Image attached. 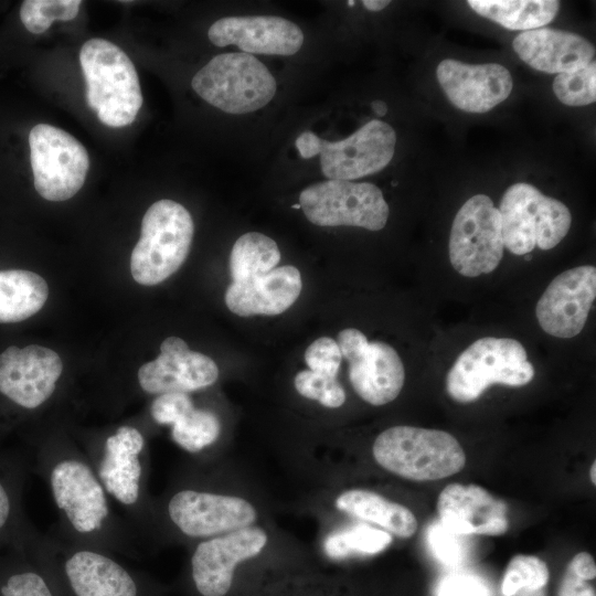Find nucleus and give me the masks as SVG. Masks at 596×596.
Listing matches in <instances>:
<instances>
[{"label": "nucleus", "instance_id": "nucleus-1", "mask_svg": "<svg viewBox=\"0 0 596 596\" xmlns=\"http://www.w3.org/2000/svg\"><path fill=\"white\" fill-rule=\"evenodd\" d=\"M35 458L58 515L53 526L58 534L109 552L135 553L142 547L81 447L66 437L49 436Z\"/></svg>", "mask_w": 596, "mask_h": 596}, {"label": "nucleus", "instance_id": "nucleus-2", "mask_svg": "<svg viewBox=\"0 0 596 596\" xmlns=\"http://www.w3.org/2000/svg\"><path fill=\"white\" fill-rule=\"evenodd\" d=\"M84 454L141 545L150 542L153 498L148 492L150 456L142 430L123 424L83 441Z\"/></svg>", "mask_w": 596, "mask_h": 596}, {"label": "nucleus", "instance_id": "nucleus-3", "mask_svg": "<svg viewBox=\"0 0 596 596\" xmlns=\"http://www.w3.org/2000/svg\"><path fill=\"white\" fill-rule=\"evenodd\" d=\"M256 519V508L242 497L180 481L153 499L150 542L167 538L196 542L251 526Z\"/></svg>", "mask_w": 596, "mask_h": 596}, {"label": "nucleus", "instance_id": "nucleus-4", "mask_svg": "<svg viewBox=\"0 0 596 596\" xmlns=\"http://www.w3.org/2000/svg\"><path fill=\"white\" fill-rule=\"evenodd\" d=\"M47 567L58 570L73 596H138V582L109 551L72 542L52 526L30 536Z\"/></svg>", "mask_w": 596, "mask_h": 596}, {"label": "nucleus", "instance_id": "nucleus-5", "mask_svg": "<svg viewBox=\"0 0 596 596\" xmlns=\"http://www.w3.org/2000/svg\"><path fill=\"white\" fill-rule=\"evenodd\" d=\"M87 105L106 126L130 125L142 105L135 65L128 55L105 39H91L79 51Z\"/></svg>", "mask_w": 596, "mask_h": 596}, {"label": "nucleus", "instance_id": "nucleus-6", "mask_svg": "<svg viewBox=\"0 0 596 596\" xmlns=\"http://www.w3.org/2000/svg\"><path fill=\"white\" fill-rule=\"evenodd\" d=\"M372 454L383 469L414 481L447 478L466 464L462 447L449 433L405 425L383 430Z\"/></svg>", "mask_w": 596, "mask_h": 596}, {"label": "nucleus", "instance_id": "nucleus-7", "mask_svg": "<svg viewBox=\"0 0 596 596\" xmlns=\"http://www.w3.org/2000/svg\"><path fill=\"white\" fill-rule=\"evenodd\" d=\"M193 233L192 216L183 205L169 199L155 202L142 217L130 256L134 279L152 286L174 274L189 254Z\"/></svg>", "mask_w": 596, "mask_h": 596}, {"label": "nucleus", "instance_id": "nucleus-8", "mask_svg": "<svg viewBox=\"0 0 596 596\" xmlns=\"http://www.w3.org/2000/svg\"><path fill=\"white\" fill-rule=\"evenodd\" d=\"M534 377L524 347L515 339L486 337L475 341L457 358L446 377L448 395L470 403L492 384L523 386Z\"/></svg>", "mask_w": 596, "mask_h": 596}, {"label": "nucleus", "instance_id": "nucleus-9", "mask_svg": "<svg viewBox=\"0 0 596 596\" xmlns=\"http://www.w3.org/2000/svg\"><path fill=\"white\" fill-rule=\"evenodd\" d=\"M498 210L503 245L515 255L529 254L535 246L552 249L566 236L572 224L571 212L564 203L524 182L507 189Z\"/></svg>", "mask_w": 596, "mask_h": 596}, {"label": "nucleus", "instance_id": "nucleus-10", "mask_svg": "<svg viewBox=\"0 0 596 596\" xmlns=\"http://www.w3.org/2000/svg\"><path fill=\"white\" fill-rule=\"evenodd\" d=\"M205 102L228 114H247L267 105L277 84L254 55L224 53L214 56L191 81Z\"/></svg>", "mask_w": 596, "mask_h": 596}, {"label": "nucleus", "instance_id": "nucleus-11", "mask_svg": "<svg viewBox=\"0 0 596 596\" xmlns=\"http://www.w3.org/2000/svg\"><path fill=\"white\" fill-rule=\"evenodd\" d=\"M301 158L320 156V168L329 180L351 181L376 173L392 160L396 134L386 123L373 119L340 141H328L310 130L296 139Z\"/></svg>", "mask_w": 596, "mask_h": 596}, {"label": "nucleus", "instance_id": "nucleus-12", "mask_svg": "<svg viewBox=\"0 0 596 596\" xmlns=\"http://www.w3.org/2000/svg\"><path fill=\"white\" fill-rule=\"evenodd\" d=\"M299 205L306 217L319 226L345 225L380 231L390 214L382 191L369 182H317L301 191Z\"/></svg>", "mask_w": 596, "mask_h": 596}, {"label": "nucleus", "instance_id": "nucleus-13", "mask_svg": "<svg viewBox=\"0 0 596 596\" xmlns=\"http://www.w3.org/2000/svg\"><path fill=\"white\" fill-rule=\"evenodd\" d=\"M30 161L36 192L49 201H65L83 187L89 168L85 147L65 130L47 124L29 134Z\"/></svg>", "mask_w": 596, "mask_h": 596}, {"label": "nucleus", "instance_id": "nucleus-14", "mask_svg": "<svg viewBox=\"0 0 596 596\" xmlns=\"http://www.w3.org/2000/svg\"><path fill=\"white\" fill-rule=\"evenodd\" d=\"M499 210L485 194L468 199L457 212L449 235V259L460 275L477 277L493 272L503 256Z\"/></svg>", "mask_w": 596, "mask_h": 596}, {"label": "nucleus", "instance_id": "nucleus-15", "mask_svg": "<svg viewBox=\"0 0 596 596\" xmlns=\"http://www.w3.org/2000/svg\"><path fill=\"white\" fill-rule=\"evenodd\" d=\"M337 343L349 362V380L355 393L366 403L381 406L401 393L405 370L397 352L390 344L369 342L358 329L339 332Z\"/></svg>", "mask_w": 596, "mask_h": 596}, {"label": "nucleus", "instance_id": "nucleus-16", "mask_svg": "<svg viewBox=\"0 0 596 596\" xmlns=\"http://www.w3.org/2000/svg\"><path fill=\"white\" fill-rule=\"evenodd\" d=\"M268 535L259 526H247L196 541L190 556L191 578L201 596H225L236 566L256 557Z\"/></svg>", "mask_w": 596, "mask_h": 596}, {"label": "nucleus", "instance_id": "nucleus-17", "mask_svg": "<svg viewBox=\"0 0 596 596\" xmlns=\"http://www.w3.org/2000/svg\"><path fill=\"white\" fill-rule=\"evenodd\" d=\"M62 372L60 355L49 348L9 347L0 354V393L24 409H36L55 394Z\"/></svg>", "mask_w": 596, "mask_h": 596}, {"label": "nucleus", "instance_id": "nucleus-18", "mask_svg": "<svg viewBox=\"0 0 596 596\" xmlns=\"http://www.w3.org/2000/svg\"><path fill=\"white\" fill-rule=\"evenodd\" d=\"M596 297V268L567 269L556 276L540 297L535 315L550 336L570 339L584 328Z\"/></svg>", "mask_w": 596, "mask_h": 596}, {"label": "nucleus", "instance_id": "nucleus-19", "mask_svg": "<svg viewBox=\"0 0 596 596\" xmlns=\"http://www.w3.org/2000/svg\"><path fill=\"white\" fill-rule=\"evenodd\" d=\"M219 368L207 355L189 349L178 337L164 339L160 354L141 365L137 372L138 385L148 394L191 393L216 382Z\"/></svg>", "mask_w": 596, "mask_h": 596}, {"label": "nucleus", "instance_id": "nucleus-20", "mask_svg": "<svg viewBox=\"0 0 596 596\" xmlns=\"http://www.w3.org/2000/svg\"><path fill=\"white\" fill-rule=\"evenodd\" d=\"M436 75L450 103L468 113L492 109L513 87L509 70L496 63L471 65L446 58L438 64Z\"/></svg>", "mask_w": 596, "mask_h": 596}, {"label": "nucleus", "instance_id": "nucleus-21", "mask_svg": "<svg viewBox=\"0 0 596 596\" xmlns=\"http://www.w3.org/2000/svg\"><path fill=\"white\" fill-rule=\"evenodd\" d=\"M207 36L216 46L234 44L251 55H292L304 43L301 29L276 15L226 17L210 26Z\"/></svg>", "mask_w": 596, "mask_h": 596}, {"label": "nucleus", "instance_id": "nucleus-22", "mask_svg": "<svg viewBox=\"0 0 596 596\" xmlns=\"http://www.w3.org/2000/svg\"><path fill=\"white\" fill-rule=\"evenodd\" d=\"M441 526L456 535H502L509 529L507 505L476 485L451 483L437 499Z\"/></svg>", "mask_w": 596, "mask_h": 596}, {"label": "nucleus", "instance_id": "nucleus-23", "mask_svg": "<svg viewBox=\"0 0 596 596\" xmlns=\"http://www.w3.org/2000/svg\"><path fill=\"white\" fill-rule=\"evenodd\" d=\"M300 272L285 265L243 281H233L225 291V304L235 315L274 316L286 311L299 297Z\"/></svg>", "mask_w": 596, "mask_h": 596}, {"label": "nucleus", "instance_id": "nucleus-24", "mask_svg": "<svg viewBox=\"0 0 596 596\" xmlns=\"http://www.w3.org/2000/svg\"><path fill=\"white\" fill-rule=\"evenodd\" d=\"M512 46L528 65L551 74L585 67L595 56L594 46L585 38L573 32L545 28L520 33L513 40Z\"/></svg>", "mask_w": 596, "mask_h": 596}, {"label": "nucleus", "instance_id": "nucleus-25", "mask_svg": "<svg viewBox=\"0 0 596 596\" xmlns=\"http://www.w3.org/2000/svg\"><path fill=\"white\" fill-rule=\"evenodd\" d=\"M334 505L350 517L373 523L402 539L413 536L418 526L408 508L371 490H345L336 498Z\"/></svg>", "mask_w": 596, "mask_h": 596}, {"label": "nucleus", "instance_id": "nucleus-26", "mask_svg": "<svg viewBox=\"0 0 596 596\" xmlns=\"http://www.w3.org/2000/svg\"><path fill=\"white\" fill-rule=\"evenodd\" d=\"M49 295L46 281L24 269L0 270V323L19 322L35 315Z\"/></svg>", "mask_w": 596, "mask_h": 596}, {"label": "nucleus", "instance_id": "nucleus-27", "mask_svg": "<svg viewBox=\"0 0 596 596\" xmlns=\"http://www.w3.org/2000/svg\"><path fill=\"white\" fill-rule=\"evenodd\" d=\"M469 7L509 30L530 31L550 23L560 2L555 0H469Z\"/></svg>", "mask_w": 596, "mask_h": 596}, {"label": "nucleus", "instance_id": "nucleus-28", "mask_svg": "<svg viewBox=\"0 0 596 596\" xmlns=\"http://www.w3.org/2000/svg\"><path fill=\"white\" fill-rule=\"evenodd\" d=\"M280 257L276 242L267 235L257 232L243 234L234 243L230 255L233 281H243L270 272Z\"/></svg>", "mask_w": 596, "mask_h": 596}, {"label": "nucleus", "instance_id": "nucleus-29", "mask_svg": "<svg viewBox=\"0 0 596 596\" xmlns=\"http://www.w3.org/2000/svg\"><path fill=\"white\" fill-rule=\"evenodd\" d=\"M170 426L172 440L191 454L210 448L221 434L219 416L210 409L195 407L194 403Z\"/></svg>", "mask_w": 596, "mask_h": 596}, {"label": "nucleus", "instance_id": "nucleus-30", "mask_svg": "<svg viewBox=\"0 0 596 596\" xmlns=\"http://www.w3.org/2000/svg\"><path fill=\"white\" fill-rule=\"evenodd\" d=\"M392 542V535L381 529L366 524H356L332 532L324 541L327 554L342 558L354 554H376Z\"/></svg>", "mask_w": 596, "mask_h": 596}, {"label": "nucleus", "instance_id": "nucleus-31", "mask_svg": "<svg viewBox=\"0 0 596 596\" xmlns=\"http://www.w3.org/2000/svg\"><path fill=\"white\" fill-rule=\"evenodd\" d=\"M81 3L79 0H25L21 4L20 19L28 31L40 34L54 21L73 20Z\"/></svg>", "mask_w": 596, "mask_h": 596}, {"label": "nucleus", "instance_id": "nucleus-32", "mask_svg": "<svg viewBox=\"0 0 596 596\" xmlns=\"http://www.w3.org/2000/svg\"><path fill=\"white\" fill-rule=\"evenodd\" d=\"M546 563L533 555H515L509 562L501 583L504 596H513L520 589H541L549 582Z\"/></svg>", "mask_w": 596, "mask_h": 596}, {"label": "nucleus", "instance_id": "nucleus-33", "mask_svg": "<svg viewBox=\"0 0 596 596\" xmlns=\"http://www.w3.org/2000/svg\"><path fill=\"white\" fill-rule=\"evenodd\" d=\"M556 97L567 106H586L596 99V63L585 67L562 73L553 81Z\"/></svg>", "mask_w": 596, "mask_h": 596}, {"label": "nucleus", "instance_id": "nucleus-34", "mask_svg": "<svg viewBox=\"0 0 596 596\" xmlns=\"http://www.w3.org/2000/svg\"><path fill=\"white\" fill-rule=\"evenodd\" d=\"M295 389L309 400L319 402L328 408H338L345 402V392L337 377L304 370L295 376Z\"/></svg>", "mask_w": 596, "mask_h": 596}, {"label": "nucleus", "instance_id": "nucleus-35", "mask_svg": "<svg viewBox=\"0 0 596 596\" xmlns=\"http://www.w3.org/2000/svg\"><path fill=\"white\" fill-rule=\"evenodd\" d=\"M596 576V564L587 552L577 553L568 563L557 596H596L589 581Z\"/></svg>", "mask_w": 596, "mask_h": 596}, {"label": "nucleus", "instance_id": "nucleus-36", "mask_svg": "<svg viewBox=\"0 0 596 596\" xmlns=\"http://www.w3.org/2000/svg\"><path fill=\"white\" fill-rule=\"evenodd\" d=\"M341 359L337 341L329 337L315 340L305 352V361L310 371L331 377H337Z\"/></svg>", "mask_w": 596, "mask_h": 596}, {"label": "nucleus", "instance_id": "nucleus-37", "mask_svg": "<svg viewBox=\"0 0 596 596\" xmlns=\"http://www.w3.org/2000/svg\"><path fill=\"white\" fill-rule=\"evenodd\" d=\"M2 596H54L41 572L24 571L10 575L0 587Z\"/></svg>", "mask_w": 596, "mask_h": 596}, {"label": "nucleus", "instance_id": "nucleus-38", "mask_svg": "<svg viewBox=\"0 0 596 596\" xmlns=\"http://www.w3.org/2000/svg\"><path fill=\"white\" fill-rule=\"evenodd\" d=\"M193 404L188 393H167L156 396L150 405V416L159 425H171Z\"/></svg>", "mask_w": 596, "mask_h": 596}, {"label": "nucleus", "instance_id": "nucleus-39", "mask_svg": "<svg viewBox=\"0 0 596 596\" xmlns=\"http://www.w3.org/2000/svg\"><path fill=\"white\" fill-rule=\"evenodd\" d=\"M438 596H490L486 585L477 577L466 574L446 577Z\"/></svg>", "mask_w": 596, "mask_h": 596}, {"label": "nucleus", "instance_id": "nucleus-40", "mask_svg": "<svg viewBox=\"0 0 596 596\" xmlns=\"http://www.w3.org/2000/svg\"><path fill=\"white\" fill-rule=\"evenodd\" d=\"M432 530L430 542L437 556L445 563H455L459 558L460 550L454 536L456 534L447 531L443 526H435Z\"/></svg>", "mask_w": 596, "mask_h": 596}, {"label": "nucleus", "instance_id": "nucleus-41", "mask_svg": "<svg viewBox=\"0 0 596 596\" xmlns=\"http://www.w3.org/2000/svg\"><path fill=\"white\" fill-rule=\"evenodd\" d=\"M13 511V494L8 489L7 483L0 479V532L4 530L12 519Z\"/></svg>", "mask_w": 596, "mask_h": 596}, {"label": "nucleus", "instance_id": "nucleus-42", "mask_svg": "<svg viewBox=\"0 0 596 596\" xmlns=\"http://www.w3.org/2000/svg\"><path fill=\"white\" fill-rule=\"evenodd\" d=\"M362 4L370 11H380L390 4L387 0H363Z\"/></svg>", "mask_w": 596, "mask_h": 596}, {"label": "nucleus", "instance_id": "nucleus-43", "mask_svg": "<svg viewBox=\"0 0 596 596\" xmlns=\"http://www.w3.org/2000/svg\"><path fill=\"white\" fill-rule=\"evenodd\" d=\"M371 107L372 109L374 110V113L380 116V117H383L386 115L387 113V106L384 102L382 100H374L372 102L371 104Z\"/></svg>", "mask_w": 596, "mask_h": 596}, {"label": "nucleus", "instance_id": "nucleus-44", "mask_svg": "<svg viewBox=\"0 0 596 596\" xmlns=\"http://www.w3.org/2000/svg\"><path fill=\"white\" fill-rule=\"evenodd\" d=\"M595 471H596V462L594 461L593 465L590 466V472H589L590 480H592V482L594 485L596 483V473H595Z\"/></svg>", "mask_w": 596, "mask_h": 596}, {"label": "nucleus", "instance_id": "nucleus-45", "mask_svg": "<svg viewBox=\"0 0 596 596\" xmlns=\"http://www.w3.org/2000/svg\"><path fill=\"white\" fill-rule=\"evenodd\" d=\"M348 4H349L350 7H352V6H354V1H348Z\"/></svg>", "mask_w": 596, "mask_h": 596}, {"label": "nucleus", "instance_id": "nucleus-46", "mask_svg": "<svg viewBox=\"0 0 596 596\" xmlns=\"http://www.w3.org/2000/svg\"><path fill=\"white\" fill-rule=\"evenodd\" d=\"M292 207H294V209H299L300 205H299V204H295V205H292Z\"/></svg>", "mask_w": 596, "mask_h": 596}]
</instances>
